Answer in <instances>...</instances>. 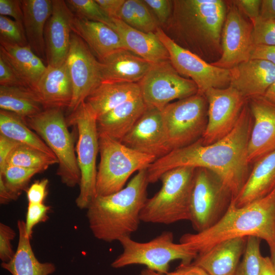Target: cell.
I'll list each match as a JSON object with an SVG mask.
<instances>
[{
	"label": "cell",
	"instance_id": "obj_1",
	"mask_svg": "<svg viewBox=\"0 0 275 275\" xmlns=\"http://www.w3.org/2000/svg\"><path fill=\"white\" fill-rule=\"evenodd\" d=\"M252 125L247 101L235 127L223 139L209 145L203 144L200 139L156 159L147 169L149 183H155L165 172L176 168H204L220 178L235 200L251 172L248 145Z\"/></svg>",
	"mask_w": 275,
	"mask_h": 275
},
{
	"label": "cell",
	"instance_id": "obj_2",
	"mask_svg": "<svg viewBox=\"0 0 275 275\" xmlns=\"http://www.w3.org/2000/svg\"><path fill=\"white\" fill-rule=\"evenodd\" d=\"M226 1L174 0L166 34L181 47L209 63L222 55Z\"/></svg>",
	"mask_w": 275,
	"mask_h": 275
},
{
	"label": "cell",
	"instance_id": "obj_3",
	"mask_svg": "<svg viewBox=\"0 0 275 275\" xmlns=\"http://www.w3.org/2000/svg\"><path fill=\"white\" fill-rule=\"evenodd\" d=\"M255 236L275 249V188L265 197L242 207L232 200L224 215L209 229L183 235L180 242L198 254L223 241Z\"/></svg>",
	"mask_w": 275,
	"mask_h": 275
},
{
	"label": "cell",
	"instance_id": "obj_4",
	"mask_svg": "<svg viewBox=\"0 0 275 275\" xmlns=\"http://www.w3.org/2000/svg\"><path fill=\"white\" fill-rule=\"evenodd\" d=\"M148 184L147 169H144L138 172L120 190L95 197L87 208L89 227L94 236L111 242L135 232L148 199Z\"/></svg>",
	"mask_w": 275,
	"mask_h": 275
},
{
	"label": "cell",
	"instance_id": "obj_5",
	"mask_svg": "<svg viewBox=\"0 0 275 275\" xmlns=\"http://www.w3.org/2000/svg\"><path fill=\"white\" fill-rule=\"evenodd\" d=\"M196 168H176L160 177L159 190L148 199L141 211L143 222L169 225L190 220V199Z\"/></svg>",
	"mask_w": 275,
	"mask_h": 275
},
{
	"label": "cell",
	"instance_id": "obj_6",
	"mask_svg": "<svg viewBox=\"0 0 275 275\" xmlns=\"http://www.w3.org/2000/svg\"><path fill=\"white\" fill-rule=\"evenodd\" d=\"M24 121L41 138L58 159L57 174L61 182L69 187L79 185L80 173L74 140L62 109H44Z\"/></svg>",
	"mask_w": 275,
	"mask_h": 275
},
{
	"label": "cell",
	"instance_id": "obj_7",
	"mask_svg": "<svg viewBox=\"0 0 275 275\" xmlns=\"http://www.w3.org/2000/svg\"><path fill=\"white\" fill-rule=\"evenodd\" d=\"M98 135L100 160L96 177V197L120 190L133 173L147 169L157 159L130 148L106 134Z\"/></svg>",
	"mask_w": 275,
	"mask_h": 275
},
{
	"label": "cell",
	"instance_id": "obj_8",
	"mask_svg": "<svg viewBox=\"0 0 275 275\" xmlns=\"http://www.w3.org/2000/svg\"><path fill=\"white\" fill-rule=\"evenodd\" d=\"M123 251L112 262L114 268L131 265H143L147 268L160 273L169 272L170 263L176 260L181 263H191L198 254L182 243L174 242V235L170 231H164L153 239L140 242L130 236L119 240Z\"/></svg>",
	"mask_w": 275,
	"mask_h": 275
},
{
	"label": "cell",
	"instance_id": "obj_9",
	"mask_svg": "<svg viewBox=\"0 0 275 275\" xmlns=\"http://www.w3.org/2000/svg\"><path fill=\"white\" fill-rule=\"evenodd\" d=\"M66 120L68 125L75 126L78 131L75 151L80 180L75 203L79 209H87L96 197V159L99 152L97 117L85 101Z\"/></svg>",
	"mask_w": 275,
	"mask_h": 275
},
{
	"label": "cell",
	"instance_id": "obj_10",
	"mask_svg": "<svg viewBox=\"0 0 275 275\" xmlns=\"http://www.w3.org/2000/svg\"><path fill=\"white\" fill-rule=\"evenodd\" d=\"M161 113L172 151L189 145L202 138L207 124V100L204 94L198 92L169 103Z\"/></svg>",
	"mask_w": 275,
	"mask_h": 275
},
{
	"label": "cell",
	"instance_id": "obj_11",
	"mask_svg": "<svg viewBox=\"0 0 275 275\" xmlns=\"http://www.w3.org/2000/svg\"><path fill=\"white\" fill-rule=\"evenodd\" d=\"M232 200L216 174L206 169H196L189 207L194 229L200 232L213 226L226 213Z\"/></svg>",
	"mask_w": 275,
	"mask_h": 275
},
{
	"label": "cell",
	"instance_id": "obj_12",
	"mask_svg": "<svg viewBox=\"0 0 275 275\" xmlns=\"http://www.w3.org/2000/svg\"><path fill=\"white\" fill-rule=\"evenodd\" d=\"M138 84L147 108L160 111L173 100L184 99L198 92L196 84L180 75L170 60L152 64Z\"/></svg>",
	"mask_w": 275,
	"mask_h": 275
},
{
	"label": "cell",
	"instance_id": "obj_13",
	"mask_svg": "<svg viewBox=\"0 0 275 275\" xmlns=\"http://www.w3.org/2000/svg\"><path fill=\"white\" fill-rule=\"evenodd\" d=\"M155 33L168 51L173 67L180 75L192 80L199 93L205 94L211 88H225L230 86V69L214 66L181 47L161 27Z\"/></svg>",
	"mask_w": 275,
	"mask_h": 275
},
{
	"label": "cell",
	"instance_id": "obj_14",
	"mask_svg": "<svg viewBox=\"0 0 275 275\" xmlns=\"http://www.w3.org/2000/svg\"><path fill=\"white\" fill-rule=\"evenodd\" d=\"M72 86L71 102L67 108L74 112L102 82L100 64L86 43L72 33L66 60Z\"/></svg>",
	"mask_w": 275,
	"mask_h": 275
},
{
	"label": "cell",
	"instance_id": "obj_15",
	"mask_svg": "<svg viewBox=\"0 0 275 275\" xmlns=\"http://www.w3.org/2000/svg\"><path fill=\"white\" fill-rule=\"evenodd\" d=\"M204 95L208 102V118L201 140L203 144L209 145L232 131L248 99L231 86L211 88Z\"/></svg>",
	"mask_w": 275,
	"mask_h": 275
},
{
	"label": "cell",
	"instance_id": "obj_16",
	"mask_svg": "<svg viewBox=\"0 0 275 275\" xmlns=\"http://www.w3.org/2000/svg\"><path fill=\"white\" fill-rule=\"evenodd\" d=\"M227 12L222 31V55L214 66L231 69L251 59L254 47L253 24L234 4L226 1Z\"/></svg>",
	"mask_w": 275,
	"mask_h": 275
},
{
	"label": "cell",
	"instance_id": "obj_17",
	"mask_svg": "<svg viewBox=\"0 0 275 275\" xmlns=\"http://www.w3.org/2000/svg\"><path fill=\"white\" fill-rule=\"evenodd\" d=\"M121 142L130 148L153 155L157 159L171 151L164 131L161 111L154 108H146Z\"/></svg>",
	"mask_w": 275,
	"mask_h": 275
},
{
	"label": "cell",
	"instance_id": "obj_18",
	"mask_svg": "<svg viewBox=\"0 0 275 275\" xmlns=\"http://www.w3.org/2000/svg\"><path fill=\"white\" fill-rule=\"evenodd\" d=\"M253 125L248 145L250 164L275 150V104L264 96L248 99Z\"/></svg>",
	"mask_w": 275,
	"mask_h": 275
},
{
	"label": "cell",
	"instance_id": "obj_19",
	"mask_svg": "<svg viewBox=\"0 0 275 275\" xmlns=\"http://www.w3.org/2000/svg\"><path fill=\"white\" fill-rule=\"evenodd\" d=\"M52 10L44 30L47 65L57 66L66 60L71 42L73 13L65 1L52 0Z\"/></svg>",
	"mask_w": 275,
	"mask_h": 275
},
{
	"label": "cell",
	"instance_id": "obj_20",
	"mask_svg": "<svg viewBox=\"0 0 275 275\" xmlns=\"http://www.w3.org/2000/svg\"><path fill=\"white\" fill-rule=\"evenodd\" d=\"M230 70L229 86L246 99L263 96L275 79V65L263 60L251 59Z\"/></svg>",
	"mask_w": 275,
	"mask_h": 275
},
{
	"label": "cell",
	"instance_id": "obj_21",
	"mask_svg": "<svg viewBox=\"0 0 275 275\" xmlns=\"http://www.w3.org/2000/svg\"><path fill=\"white\" fill-rule=\"evenodd\" d=\"M44 109L68 108L72 98V86L66 61L46 70L32 90Z\"/></svg>",
	"mask_w": 275,
	"mask_h": 275
},
{
	"label": "cell",
	"instance_id": "obj_22",
	"mask_svg": "<svg viewBox=\"0 0 275 275\" xmlns=\"http://www.w3.org/2000/svg\"><path fill=\"white\" fill-rule=\"evenodd\" d=\"M248 237L220 242L206 252L198 254L191 262L210 275H234L243 256Z\"/></svg>",
	"mask_w": 275,
	"mask_h": 275
},
{
	"label": "cell",
	"instance_id": "obj_23",
	"mask_svg": "<svg viewBox=\"0 0 275 275\" xmlns=\"http://www.w3.org/2000/svg\"><path fill=\"white\" fill-rule=\"evenodd\" d=\"M71 30L86 43L99 61L116 51L125 49L118 33L104 23L73 14Z\"/></svg>",
	"mask_w": 275,
	"mask_h": 275
},
{
	"label": "cell",
	"instance_id": "obj_24",
	"mask_svg": "<svg viewBox=\"0 0 275 275\" xmlns=\"http://www.w3.org/2000/svg\"><path fill=\"white\" fill-rule=\"evenodd\" d=\"M99 62L102 81L138 83L152 64L124 49L109 54Z\"/></svg>",
	"mask_w": 275,
	"mask_h": 275
},
{
	"label": "cell",
	"instance_id": "obj_25",
	"mask_svg": "<svg viewBox=\"0 0 275 275\" xmlns=\"http://www.w3.org/2000/svg\"><path fill=\"white\" fill-rule=\"evenodd\" d=\"M112 28L118 33L125 49L154 64L169 60L166 48L154 33L135 29L117 18H112Z\"/></svg>",
	"mask_w": 275,
	"mask_h": 275
},
{
	"label": "cell",
	"instance_id": "obj_26",
	"mask_svg": "<svg viewBox=\"0 0 275 275\" xmlns=\"http://www.w3.org/2000/svg\"><path fill=\"white\" fill-rule=\"evenodd\" d=\"M146 108L141 96L123 103L97 118L98 134L121 142Z\"/></svg>",
	"mask_w": 275,
	"mask_h": 275
},
{
	"label": "cell",
	"instance_id": "obj_27",
	"mask_svg": "<svg viewBox=\"0 0 275 275\" xmlns=\"http://www.w3.org/2000/svg\"><path fill=\"white\" fill-rule=\"evenodd\" d=\"M254 164L246 182L233 200L237 207L261 199L275 188V150Z\"/></svg>",
	"mask_w": 275,
	"mask_h": 275
},
{
	"label": "cell",
	"instance_id": "obj_28",
	"mask_svg": "<svg viewBox=\"0 0 275 275\" xmlns=\"http://www.w3.org/2000/svg\"><path fill=\"white\" fill-rule=\"evenodd\" d=\"M21 6L28 44L38 57L45 59L44 30L52 12V0H23Z\"/></svg>",
	"mask_w": 275,
	"mask_h": 275
},
{
	"label": "cell",
	"instance_id": "obj_29",
	"mask_svg": "<svg viewBox=\"0 0 275 275\" xmlns=\"http://www.w3.org/2000/svg\"><path fill=\"white\" fill-rule=\"evenodd\" d=\"M140 96L138 83L102 81L85 102L97 118L123 103Z\"/></svg>",
	"mask_w": 275,
	"mask_h": 275
},
{
	"label": "cell",
	"instance_id": "obj_30",
	"mask_svg": "<svg viewBox=\"0 0 275 275\" xmlns=\"http://www.w3.org/2000/svg\"><path fill=\"white\" fill-rule=\"evenodd\" d=\"M19 233L18 245L13 259L2 262V267L12 275H49L56 271L55 265L50 262L42 263L33 251L31 238L26 235L25 222L17 221Z\"/></svg>",
	"mask_w": 275,
	"mask_h": 275
},
{
	"label": "cell",
	"instance_id": "obj_31",
	"mask_svg": "<svg viewBox=\"0 0 275 275\" xmlns=\"http://www.w3.org/2000/svg\"><path fill=\"white\" fill-rule=\"evenodd\" d=\"M0 52L8 60L28 88L33 90L46 70L42 59L31 47L0 41Z\"/></svg>",
	"mask_w": 275,
	"mask_h": 275
},
{
	"label": "cell",
	"instance_id": "obj_32",
	"mask_svg": "<svg viewBox=\"0 0 275 275\" xmlns=\"http://www.w3.org/2000/svg\"><path fill=\"white\" fill-rule=\"evenodd\" d=\"M0 108L17 115L23 120L44 110L31 89L4 86H0Z\"/></svg>",
	"mask_w": 275,
	"mask_h": 275
},
{
	"label": "cell",
	"instance_id": "obj_33",
	"mask_svg": "<svg viewBox=\"0 0 275 275\" xmlns=\"http://www.w3.org/2000/svg\"><path fill=\"white\" fill-rule=\"evenodd\" d=\"M0 134L20 144L33 147L55 156L41 138L27 126L21 117L14 113L1 109Z\"/></svg>",
	"mask_w": 275,
	"mask_h": 275
},
{
	"label": "cell",
	"instance_id": "obj_34",
	"mask_svg": "<svg viewBox=\"0 0 275 275\" xmlns=\"http://www.w3.org/2000/svg\"><path fill=\"white\" fill-rule=\"evenodd\" d=\"M117 19L145 33H155L160 27L156 17L141 0H125Z\"/></svg>",
	"mask_w": 275,
	"mask_h": 275
},
{
	"label": "cell",
	"instance_id": "obj_35",
	"mask_svg": "<svg viewBox=\"0 0 275 275\" xmlns=\"http://www.w3.org/2000/svg\"><path fill=\"white\" fill-rule=\"evenodd\" d=\"M58 163L55 156L22 144H19L13 150L6 161V164L37 169L41 172Z\"/></svg>",
	"mask_w": 275,
	"mask_h": 275
},
{
	"label": "cell",
	"instance_id": "obj_36",
	"mask_svg": "<svg viewBox=\"0 0 275 275\" xmlns=\"http://www.w3.org/2000/svg\"><path fill=\"white\" fill-rule=\"evenodd\" d=\"M40 173L41 172L37 169L6 164L0 171V177L7 187L18 198L22 191L28 189L27 186L31 178Z\"/></svg>",
	"mask_w": 275,
	"mask_h": 275
},
{
	"label": "cell",
	"instance_id": "obj_37",
	"mask_svg": "<svg viewBox=\"0 0 275 275\" xmlns=\"http://www.w3.org/2000/svg\"><path fill=\"white\" fill-rule=\"evenodd\" d=\"M261 240L255 236L247 238L242 259L234 275H260L263 257L260 251Z\"/></svg>",
	"mask_w": 275,
	"mask_h": 275
},
{
	"label": "cell",
	"instance_id": "obj_38",
	"mask_svg": "<svg viewBox=\"0 0 275 275\" xmlns=\"http://www.w3.org/2000/svg\"><path fill=\"white\" fill-rule=\"evenodd\" d=\"M72 12L88 20L104 23L112 28L114 24L111 18L102 10L96 0L65 1Z\"/></svg>",
	"mask_w": 275,
	"mask_h": 275
},
{
	"label": "cell",
	"instance_id": "obj_39",
	"mask_svg": "<svg viewBox=\"0 0 275 275\" xmlns=\"http://www.w3.org/2000/svg\"><path fill=\"white\" fill-rule=\"evenodd\" d=\"M0 41L22 46L29 45L23 27L2 15H0Z\"/></svg>",
	"mask_w": 275,
	"mask_h": 275
},
{
	"label": "cell",
	"instance_id": "obj_40",
	"mask_svg": "<svg viewBox=\"0 0 275 275\" xmlns=\"http://www.w3.org/2000/svg\"><path fill=\"white\" fill-rule=\"evenodd\" d=\"M254 45H275V20L259 17L253 23Z\"/></svg>",
	"mask_w": 275,
	"mask_h": 275
},
{
	"label": "cell",
	"instance_id": "obj_41",
	"mask_svg": "<svg viewBox=\"0 0 275 275\" xmlns=\"http://www.w3.org/2000/svg\"><path fill=\"white\" fill-rule=\"evenodd\" d=\"M50 207L44 203H29L28 204L26 219L25 231L27 236L31 239L34 227L38 224L46 221Z\"/></svg>",
	"mask_w": 275,
	"mask_h": 275
},
{
	"label": "cell",
	"instance_id": "obj_42",
	"mask_svg": "<svg viewBox=\"0 0 275 275\" xmlns=\"http://www.w3.org/2000/svg\"><path fill=\"white\" fill-rule=\"evenodd\" d=\"M0 86L28 87L8 60L1 52Z\"/></svg>",
	"mask_w": 275,
	"mask_h": 275
},
{
	"label": "cell",
	"instance_id": "obj_43",
	"mask_svg": "<svg viewBox=\"0 0 275 275\" xmlns=\"http://www.w3.org/2000/svg\"><path fill=\"white\" fill-rule=\"evenodd\" d=\"M16 236L12 228L3 223L0 224V259L3 262H8L14 256L11 241Z\"/></svg>",
	"mask_w": 275,
	"mask_h": 275
},
{
	"label": "cell",
	"instance_id": "obj_44",
	"mask_svg": "<svg viewBox=\"0 0 275 275\" xmlns=\"http://www.w3.org/2000/svg\"><path fill=\"white\" fill-rule=\"evenodd\" d=\"M155 15L160 27H164L169 21L172 12L173 1L143 0Z\"/></svg>",
	"mask_w": 275,
	"mask_h": 275
},
{
	"label": "cell",
	"instance_id": "obj_45",
	"mask_svg": "<svg viewBox=\"0 0 275 275\" xmlns=\"http://www.w3.org/2000/svg\"><path fill=\"white\" fill-rule=\"evenodd\" d=\"M0 14L13 18L15 21L23 27L21 1L0 0Z\"/></svg>",
	"mask_w": 275,
	"mask_h": 275
},
{
	"label": "cell",
	"instance_id": "obj_46",
	"mask_svg": "<svg viewBox=\"0 0 275 275\" xmlns=\"http://www.w3.org/2000/svg\"><path fill=\"white\" fill-rule=\"evenodd\" d=\"M49 181L47 178L37 180L26 190V197L29 203H43L47 195Z\"/></svg>",
	"mask_w": 275,
	"mask_h": 275
},
{
	"label": "cell",
	"instance_id": "obj_47",
	"mask_svg": "<svg viewBox=\"0 0 275 275\" xmlns=\"http://www.w3.org/2000/svg\"><path fill=\"white\" fill-rule=\"evenodd\" d=\"M232 1L252 23L259 17L261 0H232Z\"/></svg>",
	"mask_w": 275,
	"mask_h": 275
},
{
	"label": "cell",
	"instance_id": "obj_48",
	"mask_svg": "<svg viewBox=\"0 0 275 275\" xmlns=\"http://www.w3.org/2000/svg\"><path fill=\"white\" fill-rule=\"evenodd\" d=\"M251 59L265 60L275 65V45H255Z\"/></svg>",
	"mask_w": 275,
	"mask_h": 275
},
{
	"label": "cell",
	"instance_id": "obj_49",
	"mask_svg": "<svg viewBox=\"0 0 275 275\" xmlns=\"http://www.w3.org/2000/svg\"><path fill=\"white\" fill-rule=\"evenodd\" d=\"M19 143L0 134V171L6 164L7 159L13 150Z\"/></svg>",
	"mask_w": 275,
	"mask_h": 275
},
{
	"label": "cell",
	"instance_id": "obj_50",
	"mask_svg": "<svg viewBox=\"0 0 275 275\" xmlns=\"http://www.w3.org/2000/svg\"><path fill=\"white\" fill-rule=\"evenodd\" d=\"M102 10L111 18H117L125 0H96Z\"/></svg>",
	"mask_w": 275,
	"mask_h": 275
},
{
	"label": "cell",
	"instance_id": "obj_51",
	"mask_svg": "<svg viewBox=\"0 0 275 275\" xmlns=\"http://www.w3.org/2000/svg\"><path fill=\"white\" fill-rule=\"evenodd\" d=\"M172 275H210L199 266L193 264L181 263L174 271Z\"/></svg>",
	"mask_w": 275,
	"mask_h": 275
},
{
	"label": "cell",
	"instance_id": "obj_52",
	"mask_svg": "<svg viewBox=\"0 0 275 275\" xmlns=\"http://www.w3.org/2000/svg\"><path fill=\"white\" fill-rule=\"evenodd\" d=\"M259 17L275 20V0H261Z\"/></svg>",
	"mask_w": 275,
	"mask_h": 275
},
{
	"label": "cell",
	"instance_id": "obj_53",
	"mask_svg": "<svg viewBox=\"0 0 275 275\" xmlns=\"http://www.w3.org/2000/svg\"><path fill=\"white\" fill-rule=\"evenodd\" d=\"M18 198L12 193L5 185L2 177H0V203L6 204Z\"/></svg>",
	"mask_w": 275,
	"mask_h": 275
},
{
	"label": "cell",
	"instance_id": "obj_54",
	"mask_svg": "<svg viewBox=\"0 0 275 275\" xmlns=\"http://www.w3.org/2000/svg\"><path fill=\"white\" fill-rule=\"evenodd\" d=\"M260 275H275V270L269 257H263Z\"/></svg>",
	"mask_w": 275,
	"mask_h": 275
},
{
	"label": "cell",
	"instance_id": "obj_55",
	"mask_svg": "<svg viewBox=\"0 0 275 275\" xmlns=\"http://www.w3.org/2000/svg\"><path fill=\"white\" fill-rule=\"evenodd\" d=\"M263 96L267 100L275 104V79Z\"/></svg>",
	"mask_w": 275,
	"mask_h": 275
},
{
	"label": "cell",
	"instance_id": "obj_56",
	"mask_svg": "<svg viewBox=\"0 0 275 275\" xmlns=\"http://www.w3.org/2000/svg\"><path fill=\"white\" fill-rule=\"evenodd\" d=\"M138 275H172L171 272H169L167 273H160L150 270L148 268L143 269Z\"/></svg>",
	"mask_w": 275,
	"mask_h": 275
},
{
	"label": "cell",
	"instance_id": "obj_57",
	"mask_svg": "<svg viewBox=\"0 0 275 275\" xmlns=\"http://www.w3.org/2000/svg\"><path fill=\"white\" fill-rule=\"evenodd\" d=\"M270 256L269 258L275 270V249H270Z\"/></svg>",
	"mask_w": 275,
	"mask_h": 275
}]
</instances>
